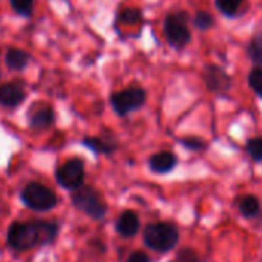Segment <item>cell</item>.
Segmentation results:
<instances>
[{
	"label": "cell",
	"instance_id": "obj_1",
	"mask_svg": "<svg viewBox=\"0 0 262 262\" xmlns=\"http://www.w3.org/2000/svg\"><path fill=\"white\" fill-rule=\"evenodd\" d=\"M62 225L59 221L47 219H30L14 221L10 224L7 231V244L16 253L30 251L54 244L59 237Z\"/></svg>",
	"mask_w": 262,
	"mask_h": 262
},
{
	"label": "cell",
	"instance_id": "obj_2",
	"mask_svg": "<svg viewBox=\"0 0 262 262\" xmlns=\"http://www.w3.org/2000/svg\"><path fill=\"white\" fill-rule=\"evenodd\" d=\"M142 237L147 248H150L155 253L165 254L176 248L181 239V233L173 222L156 221L144 227Z\"/></svg>",
	"mask_w": 262,
	"mask_h": 262
},
{
	"label": "cell",
	"instance_id": "obj_3",
	"mask_svg": "<svg viewBox=\"0 0 262 262\" xmlns=\"http://www.w3.org/2000/svg\"><path fill=\"white\" fill-rule=\"evenodd\" d=\"M73 207L88 216L93 221H103L108 213V204L105 202L102 193L91 185H82L77 190L71 191Z\"/></svg>",
	"mask_w": 262,
	"mask_h": 262
},
{
	"label": "cell",
	"instance_id": "obj_4",
	"mask_svg": "<svg viewBox=\"0 0 262 262\" xmlns=\"http://www.w3.org/2000/svg\"><path fill=\"white\" fill-rule=\"evenodd\" d=\"M20 201L22 204L37 213H47L51 211L57 207L59 204V198L56 194V191L50 187H47L45 184L40 182H28L22 191H20Z\"/></svg>",
	"mask_w": 262,
	"mask_h": 262
},
{
	"label": "cell",
	"instance_id": "obj_5",
	"mask_svg": "<svg viewBox=\"0 0 262 262\" xmlns=\"http://www.w3.org/2000/svg\"><path fill=\"white\" fill-rule=\"evenodd\" d=\"M164 34L167 42L176 48L182 50L191 40V31L188 28V16L187 13H170L164 19Z\"/></svg>",
	"mask_w": 262,
	"mask_h": 262
},
{
	"label": "cell",
	"instance_id": "obj_6",
	"mask_svg": "<svg viewBox=\"0 0 262 262\" xmlns=\"http://www.w3.org/2000/svg\"><path fill=\"white\" fill-rule=\"evenodd\" d=\"M147 102V91L141 86H128L110 96V105L119 116H128L131 111L139 110Z\"/></svg>",
	"mask_w": 262,
	"mask_h": 262
},
{
	"label": "cell",
	"instance_id": "obj_7",
	"mask_svg": "<svg viewBox=\"0 0 262 262\" xmlns=\"http://www.w3.org/2000/svg\"><path fill=\"white\" fill-rule=\"evenodd\" d=\"M56 181L68 191L77 190L85 182V162L80 158L68 159L56 170Z\"/></svg>",
	"mask_w": 262,
	"mask_h": 262
},
{
	"label": "cell",
	"instance_id": "obj_8",
	"mask_svg": "<svg viewBox=\"0 0 262 262\" xmlns=\"http://www.w3.org/2000/svg\"><path fill=\"white\" fill-rule=\"evenodd\" d=\"M204 82L210 91L217 93V94L228 91L231 86V79L227 74V71L213 63H208L204 68Z\"/></svg>",
	"mask_w": 262,
	"mask_h": 262
},
{
	"label": "cell",
	"instance_id": "obj_9",
	"mask_svg": "<svg viewBox=\"0 0 262 262\" xmlns=\"http://www.w3.org/2000/svg\"><path fill=\"white\" fill-rule=\"evenodd\" d=\"M54 120H56V114H54V110L50 105L36 103L28 111L30 128H33L36 131H43V129L51 128Z\"/></svg>",
	"mask_w": 262,
	"mask_h": 262
},
{
	"label": "cell",
	"instance_id": "obj_10",
	"mask_svg": "<svg viewBox=\"0 0 262 262\" xmlns=\"http://www.w3.org/2000/svg\"><path fill=\"white\" fill-rule=\"evenodd\" d=\"M114 230L123 239H133L141 230L139 214L133 210H123L114 222Z\"/></svg>",
	"mask_w": 262,
	"mask_h": 262
},
{
	"label": "cell",
	"instance_id": "obj_11",
	"mask_svg": "<svg viewBox=\"0 0 262 262\" xmlns=\"http://www.w3.org/2000/svg\"><path fill=\"white\" fill-rule=\"evenodd\" d=\"M25 100V90L17 82L0 85V105L5 108H16Z\"/></svg>",
	"mask_w": 262,
	"mask_h": 262
},
{
	"label": "cell",
	"instance_id": "obj_12",
	"mask_svg": "<svg viewBox=\"0 0 262 262\" xmlns=\"http://www.w3.org/2000/svg\"><path fill=\"white\" fill-rule=\"evenodd\" d=\"M178 165V158L171 151H161L148 159V167L156 174H167Z\"/></svg>",
	"mask_w": 262,
	"mask_h": 262
},
{
	"label": "cell",
	"instance_id": "obj_13",
	"mask_svg": "<svg viewBox=\"0 0 262 262\" xmlns=\"http://www.w3.org/2000/svg\"><path fill=\"white\" fill-rule=\"evenodd\" d=\"M237 210L241 213V216L244 219H257L262 216V205H260V201L253 196V194H245L239 199L237 202Z\"/></svg>",
	"mask_w": 262,
	"mask_h": 262
},
{
	"label": "cell",
	"instance_id": "obj_14",
	"mask_svg": "<svg viewBox=\"0 0 262 262\" xmlns=\"http://www.w3.org/2000/svg\"><path fill=\"white\" fill-rule=\"evenodd\" d=\"M85 147H88L93 153L96 155H111L116 150V142L114 138H102V136H94V138H85L82 141Z\"/></svg>",
	"mask_w": 262,
	"mask_h": 262
},
{
	"label": "cell",
	"instance_id": "obj_15",
	"mask_svg": "<svg viewBox=\"0 0 262 262\" xmlns=\"http://www.w3.org/2000/svg\"><path fill=\"white\" fill-rule=\"evenodd\" d=\"M30 54L20 48H8L5 54V63L10 70L14 71H22L28 67L30 63Z\"/></svg>",
	"mask_w": 262,
	"mask_h": 262
},
{
	"label": "cell",
	"instance_id": "obj_16",
	"mask_svg": "<svg viewBox=\"0 0 262 262\" xmlns=\"http://www.w3.org/2000/svg\"><path fill=\"white\" fill-rule=\"evenodd\" d=\"M247 54L256 68H262V34H257L251 39L247 47Z\"/></svg>",
	"mask_w": 262,
	"mask_h": 262
},
{
	"label": "cell",
	"instance_id": "obj_17",
	"mask_svg": "<svg viewBox=\"0 0 262 262\" xmlns=\"http://www.w3.org/2000/svg\"><path fill=\"white\" fill-rule=\"evenodd\" d=\"M244 0H216V8L227 17L236 16Z\"/></svg>",
	"mask_w": 262,
	"mask_h": 262
},
{
	"label": "cell",
	"instance_id": "obj_18",
	"mask_svg": "<svg viewBox=\"0 0 262 262\" xmlns=\"http://www.w3.org/2000/svg\"><path fill=\"white\" fill-rule=\"evenodd\" d=\"M245 150L254 162H262V136L248 139L245 144Z\"/></svg>",
	"mask_w": 262,
	"mask_h": 262
},
{
	"label": "cell",
	"instance_id": "obj_19",
	"mask_svg": "<svg viewBox=\"0 0 262 262\" xmlns=\"http://www.w3.org/2000/svg\"><path fill=\"white\" fill-rule=\"evenodd\" d=\"M119 20L126 25H135L142 20V11L139 8H125L119 14Z\"/></svg>",
	"mask_w": 262,
	"mask_h": 262
},
{
	"label": "cell",
	"instance_id": "obj_20",
	"mask_svg": "<svg viewBox=\"0 0 262 262\" xmlns=\"http://www.w3.org/2000/svg\"><path fill=\"white\" fill-rule=\"evenodd\" d=\"M10 4L19 16L30 17L33 14L34 0H10Z\"/></svg>",
	"mask_w": 262,
	"mask_h": 262
},
{
	"label": "cell",
	"instance_id": "obj_21",
	"mask_svg": "<svg viewBox=\"0 0 262 262\" xmlns=\"http://www.w3.org/2000/svg\"><path fill=\"white\" fill-rule=\"evenodd\" d=\"M248 85L250 88L262 99V68H254L248 74Z\"/></svg>",
	"mask_w": 262,
	"mask_h": 262
},
{
	"label": "cell",
	"instance_id": "obj_22",
	"mask_svg": "<svg viewBox=\"0 0 262 262\" xmlns=\"http://www.w3.org/2000/svg\"><path fill=\"white\" fill-rule=\"evenodd\" d=\"M176 262H202V259L194 248L184 247L176 253Z\"/></svg>",
	"mask_w": 262,
	"mask_h": 262
},
{
	"label": "cell",
	"instance_id": "obj_23",
	"mask_svg": "<svg viewBox=\"0 0 262 262\" xmlns=\"http://www.w3.org/2000/svg\"><path fill=\"white\" fill-rule=\"evenodd\" d=\"M193 24H194V27H196L198 30L205 31V30H210V28L213 27L214 19H213V16H211V14H208V13H205V11H199V13L194 16Z\"/></svg>",
	"mask_w": 262,
	"mask_h": 262
},
{
	"label": "cell",
	"instance_id": "obj_24",
	"mask_svg": "<svg viewBox=\"0 0 262 262\" xmlns=\"http://www.w3.org/2000/svg\"><path fill=\"white\" fill-rule=\"evenodd\" d=\"M179 142L187 148V150H191V151H202L207 145L202 139L199 138H184V139H179Z\"/></svg>",
	"mask_w": 262,
	"mask_h": 262
},
{
	"label": "cell",
	"instance_id": "obj_25",
	"mask_svg": "<svg viewBox=\"0 0 262 262\" xmlns=\"http://www.w3.org/2000/svg\"><path fill=\"white\" fill-rule=\"evenodd\" d=\"M125 262H151V259H150V256H148L147 253H144V251H133V253H131V254L126 257Z\"/></svg>",
	"mask_w": 262,
	"mask_h": 262
},
{
	"label": "cell",
	"instance_id": "obj_26",
	"mask_svg": "<svg viewBox=\"0 0 262 262\" xmlns=\"http://www.w3.org/2000/svg\"><path fill=\"white\" fill-rule=\"evenodd\" d=\"M171 262H176V260H171Z\"/></svg>",
	"mask_w": 262,
	"mask_h": 262
}]
</instances>
